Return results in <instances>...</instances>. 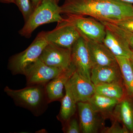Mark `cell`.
<instances>
[{
  "mask_svg": "<svg viewBox=\"0 0 133 133\" xmlns=\"http://www.w3.org/2000/svg\"><path fill=\"white\" fill-rule=\"evenodd\" d=\"M120 101L95 93L88 100L94 109L104 118L111 117L113 111Z\"/></svg>",
  "mask_w": 133,
  "mask_h": 133,
  "instance_id": "e0dca14e",
  "label": "cell"
},
{
  "mask_svg": "<svg viewBox=\"0 0 133 133\" xmlns=\"http://www.w3.org/2000/svg\"><path fill=\"white\" fill-rule=\"evenodd\" d=\"M71 62L77 72L91 80L92 64L87 44V42L81 37L71 48Z\"/></svg>",
  "mask_w": 133,
  "mask_h": 133,
  "instance_id": "ba28073f",
  "label": "cell"
},
{
  "mask_svg": "<svg viewBox=\"0 0 133 133\" xmlns=\"http://www.w3.org/2000/svg\"><path fill=\"white\" fill-rule=\"evenodd\" d=\"M48 44L45 38V31H42L26 50L10 58L8 69L13 75H23L28 66L39 58Z\"/></svg>",
  "mask_w": 133,
  "mask_h": 133,
  "instance_id": "277c9868",
  "label": "cell"
},
{
  "mask_svg": "<svg viewBox=\"0 0 133 133\" xmlns=\"http://www.w3.org/2000/svg\"><path fill=\"white\" fill-rule=\"evenodd\" d=\"M91 80L95 85L101 84H123L121 71L118 64L107 66H93Z\"/></svg>",
  "mask_w": 133,
  "mask_h": 133,
  "instance_id": "4fadbf2b",
  "label": "cell"
},
{
  "mask_svg": "<svg viewBox=\"0 0 133 133\" xmlns=\"http://www.w3.org/2000/svg\"><path fill=\"white\" fill-rule=\"evenodd\" d=\"M96 93L121 101L128 95L124 84L112 83L95 85Z\"/></svg>",
  "mask_w": 133,
  "mask_h": 133,
  "instance_id": "ffe728a7",
  "label": "cell"
},
{
  "mask_svg": "<svg viewBox=\"0 0 133 133\" xmlns=\"http://www.w3.org/2000/svg\"><path fill=\"white\" fill-rule=\"evenodd\" d=\"M39 59L48 66L65 70L69 68L72 64L71 49L48 43Z\"/></svg>",
  "mask_w": 133,
  "mask_h": 133,
  "instance_id": "9c48e42d",
  "label": "cell"
},
{
  "mask_svg": "<svg viewBox=\"0 0 133 133\" xmlns=\"http://www.w3.org/2000/svg\"><path fill=\"white\" fill-rule=\"evenodd\" d=\"M119 1L122 2L127 3H130L133 5V0H117Z\"/></svg>",
  "mask_w": 133,
  "mask_h": 133,
  "instance_id": "83f0119b",
  "label": "cell"
},
{
  "mask_svg": "<svg viewBox=\"0 0 133 133\" xmlns=\"http://www.w3.org/2000/svg\"><path fill=\"white\" fill-rule=\"evenodd\" d=\"M55 1L56 2H57L58 3V2H59V0H55Z\"/></svg>",
  "mask_w": 133,
  "mask_h": 133,
  "instance_id": "f546056e",
  "label": "cell"
},
{
  "mask_svg": "<svg viewBox=\"0 0 133 133\" xmlns=\"http://www.w3.org/2000/svg\"><path fill=\"white\" fill-rule=\"evenodd\" d=\"M66 19L74 26L81 36L87 41L103 42L106 28L102 22L93 17L67 15Z\"/></svg>",
  "mask_w": 133,
  "mask_h": 133,
  "instance_id": "5b68a950",
  "label": "cell"
},
{
  "mask_svg": "<svg viewBox=\"0 0 133 133\" xmlns=\"http://www.w3.org/2000/svg\"><path fill=\"white\" fill-rule=\"evenodd\" d=\"M106 28V33L103 43L115 56H123L130 58L133 51L126 41L117 33Z\"/></svg>",
  "mask_w": 133,
  "mask_h": 133,
  "instance_id": "2e32d148",
  "label": "cell"
},
{
  "mask_svg": "<svg viewBox=\"0 0 133 133\" xmlns=\"http://www.w3.org/2000/svg\"><path fill=\"white\" fill-rule=\"evenodd\" d=\"M76 71V67L72 63L69 68L45 85V91L49 103L57 101H61L64 95L63 90L65 85Z\"/></svg>",
  "mask_w": 133,
  "mask_h": 133,
  "instance_id": "7c38bea8",
  "label": "cell"
},
{
  "mask_svg": "<svg viewBox=\"0 0 133 133\" xmlns=\"http://www.w3.org/2000/svg\"><path fill=\"white\" fill-rule=\"evenodd\" d=\"M111 117L123 124L130 133H133V98L128 95L117 104Z\"/></svg>",
  "mask_w": 133,
  "mask_h": 133,
  "instance_id": "9a60e30c",
  "label": "cell"
},
{
  "mask_svg": "<svg viewBox=\"0 0 133 133\" xmlns=\"http://www.w3.org/2000/svg\"><path fill=\"white\" fill-rule=\"evenodd\" d=\"M61 14L114 23L133 16V5L117 0H64Z\"/></svg>",
  "mask_w": 133,
  "mask_h": 133,
  "instance_id": "6da1fadb",
  "label": "cell"
},
{
  "mask_svg": "<svg viewBox=\"0 0 133 133\" xmlns=\"http://www.w3.org/2000/svg\"><path fill=\"white\" fill-rule=\"evenodd\" d=\"M128 95L133 98V67L131 59L123 56H115Z\"/></svg>",
  "mask_w": 133,
  "mask_h": 133,
  "instance_id": "d6986e66",
  "label": "cell"
},
{
  "mask_svg": "<svg viewBox=\"0 0 133 133\" xmlns=\"http://www.w3.org/2000/svg\"><path fill=\"white\" fill-rule=\"evenodd\" d=\"M65 94L61 100V106L57 118L63 123H65L74 116L77 109V102L69 86L65 85Z\"/></svg>",
  "mask_w": 133,
  "mask_h": 133,
  "instance_id": "ac0fdd59",
  "label": "cell"
},
{
  "mask_svg": "<svg viewBox=\"0 0 133 133\" xmlns=\"http://www.w3.org/2000/svg\"><path fill=\"white\" fill-rule=\"evenodd\" d=\"M77 105L81 132H98L103 121L99 118L101 114L95 111L88 102H78Z\"/></svg>",
  "mask_w": 133,
  "mask_h": 133,
  "instance_id": "30bf717a",
  "label": "cell"
},
{
  "mask_svg": "<svg viewBox=\"0 0 133 133\" xmlns=\"http://www.w3.org/2000/svg\"><path fill=\"white\" fill-rule=\"evenodd\" d=\"M63 131L66 133H79L81 132L80 124L77 118L73 116L64 123Z\"/></svg>",
  "mask_w": 133,
  "mask_h": 133,
  "instance_id": "603a6c76",
  "label": "cell"
},
{
  "mask_svg": "<svg viewBox=\"0 0 133 133\" xmlns=\"http://www.w3.org/2000/svg\"><path fill=\"white\" fill-rule=\"evenodd\" d=\"M1 2L4 3H15V0H0Z\"/></svg>",
  "mask_w": 133,
  "mask_h": 133,
  "instance_id": "4316f807",
  "label": "cell"
},
{
  "mask_svg": "<svg viewBox=\"0 0 133 133\" xmlns=\"http://www.w3.org/2000/svg\"><path fill=\"white\" fill-rule=\"evenodd\" d=\"M119 122L114 119V122L112 125L109 127L104 128L102 132L105 133H128L129 132L128 129L125 126L121 127L119 125Z\"/></svg>",
  "mask_w": 133,
  "mask_h": 133,
  "instance_id": "cb8c5ba5",
  "label": "cell"
},
{
  "mask_svg": "<svg viewBox=\"0 0 133 133\" xmlns=\"http://www.w3.org/2000/svg\"><path fill=\"white\" fill-rule=\"evenodd\" d=\"M112 23L126 31L133 33V16Z\"/></svg>",
  "mask_w": 133,
  "mask_h": 133,
  "instance_id": "d4e9b609",
  "label": "cell"
},
{
  "mask_svg": "<svg viewBox=\"0 0 133 133\" xmlns=\"http://www.w3.org/2000/svg\"><path fill=\"white\" fill-rule=\"evenodd\" d=\"M130 59H131V63H132L133 67V54L132 55V56L130 58Z\"/></svg>",
  "mask_w": 133,
  "mask_h": 133,
  "instance_id": "f1b7e54d",
  "label": "cell"
},
{
  "mask_svg": "<svg viewBox=\"0 0 133 133\" xmlns=\"http://www.w3.org/2000/svg\"><path fill=\"white\" fill-rule=\"evenodd\" d=\"M66 84L77 102H88L96 93L95 85L90 80L78 74L76 71Z\"/></svg>",
  "mask_w": 133,
  "mask_h": 133,
  "instance_id": "8fae6325",
  "label": "cell"
},
{
  "mask_svg": "<svg viewBox=\"0 0 133 133\" xmlns=\"http://www.w3.org/2000/svg\"><path fill=\"white\" fill-rule=\"evenodd\" d=\"M45 37L48 43L71 49L81 36L74 25L65 18L63 21L58 23L54 29L45 31Z\"/></svg>",
  "mask_w": 133,
  "mask_h": 133,
  "instance_id": "8992f818",
  "label": "cell"
},
{
  "mask_svg": "<svg viewBox=\"0 0 133 133\" xmlns=\"http://www.w3.org/2000/svg\"><path fill=\"white\" fill-rule=\"evenodd\" d=\"M21 12L26 22L34 11L31 0H15V3Z\"/></svg>",
  "mask_w": 133,
  "mask_h": 133,
  "instance_id": "7402d4cb",
  "label": "cell"
},
{
  "mask_svg": "<svg viewBox=\"0 0 133 133\" xmlns=\"http://www.w3.org/2000/svg\"><path fill=\"white\" fill-rule=\"evenodd\" d=\"M93 66H107L118 64L115 56L103 42L87 41Z\"/></svg>",
  "mask_w": 133,
  "mask_h": 133,
  "instance_id": "5bb4252c",
  "label": "cell"
},
{
  "mask_svg": "<svg viewBox=\"0 0 133 133\" xmlns=\"http://www.w3.org/2000/svg\"><path fill=\"white\" fill-rule=\"evenodd\" d=\"M45 85L28 86L20 90H14L6 86L4 91L16 105L26 108L38 116L45 111L49 104Z\"/></svg>",
  "mask_w": 133,
  "mask_h": 133,
  "instance_id": "7a4b0ae2",
  "label": "cell"
},
{
  "mask_svg": "<svg viewBox=\"0 0 133 133\" xmlns=\"http://www.w3.org/2000/svg\"><path fill=\"white\" fill-rule=\"evenodd\" d=\"M107 28L110 29L121 36L127 43L133 52V33L121 28L116 24L107 22H101Z\"/></svg>",
  "mask_w": 133,
  "mask_h": 133,
  "instance_id": "44dd1931",
  "label": "cell"
},
{
  "mask_svg": "<svg viewBox=\"0 0 133 133\" xmlns=\"http://www.w3.org/2000/svg\"><path fill=\"white\" fill-rule=\"evenodd\" d=\"M55 0H43L34 10L28 20L19 30L20 35L26 38L31 36L39 26L53 22H61L64 20L61 16L60 6Z\"/></svg>",
  "mask_w": 133,
  "mask_h": 133,
  "instance_id": "3957f363",
  "label": "cell"
},
{
  "mask_svg": "<svg viewBox=\"0 0 133 133\" xmlns=\"http://www.w3.org/2000/svg\"><path fill=\"white\" fill-rule=\"evenodd\" d=\"M43 0H31L34 9L37 7L42 3Z\"/></svg>",
  "mask_w": 133,
  "mask_h": 133,
  "instance_id": "484cf974",
  "label": "cell"
},
{
  "mask_svg": "<svg viewBox=\"0 0 133 133\" xmlns=\"http://www.w3.org/2000/svg\"><path fill=\"white\" fill-rule=\"evenodd\" d=\"M65 70L48 66L38 58L28 66L23 75L26 77L27 86L45 85Z\"/></svg>",
  "mask_w": 133,
  "mask_h": 133,
  "instance_id": "52a82bcc",
  "label": "cell"
}]
</instances>
